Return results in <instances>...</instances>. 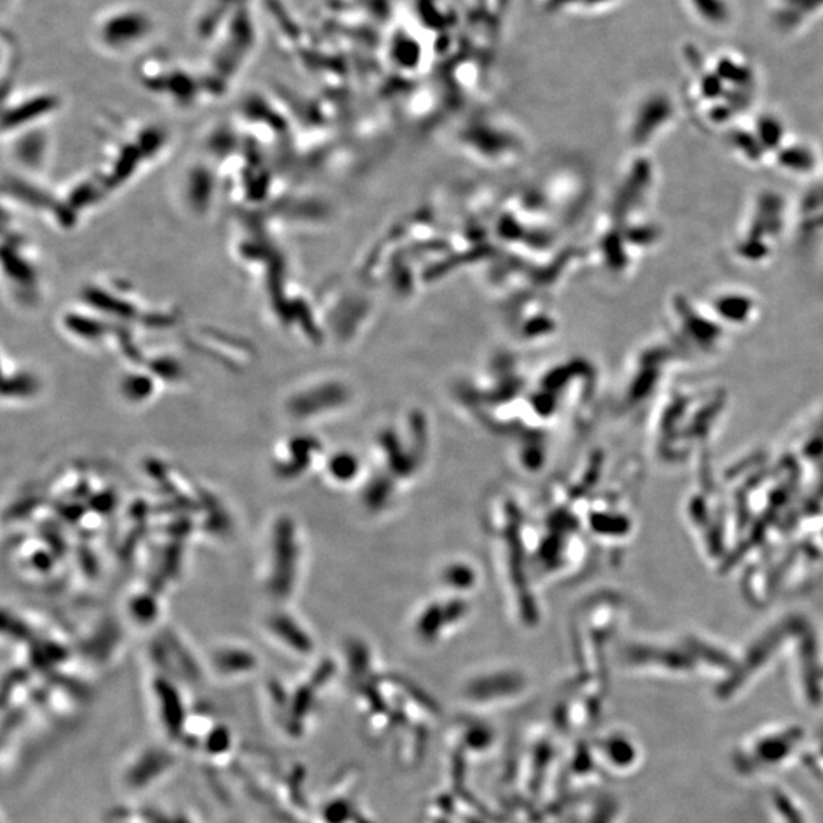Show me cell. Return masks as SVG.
Returning <instances> with one entry per match:
<instances>
[{"label":"cell","instance_id":"cell-1","mask_svg":"<svg viewBox=\"0 0 823 823\" xmlns=\"http://www.w3.org/2000/svg\"><path fill=\"white\" fill-rule=\"evenodd\" d=\"M156 31L155 15L147 8L124 3L109 8L94 19L92 38L112 57H125L147 45Z\"/></svg>","mask_w":823,"mask_h":823}]
</instances>
